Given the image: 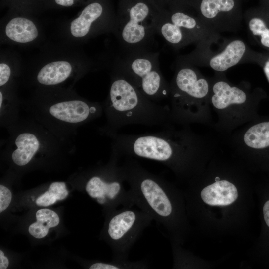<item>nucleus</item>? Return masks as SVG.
Listing matches in <instances>:
<instances>
[{
	"instance_id": "obj_1",
	"label": "nucleus",
	"mask_w": 269,
	"mask_h": 269,
	"mask_svg": "<svg viewBox=\"0 0 269 269\" xmlns=\"http://www.w3.org/2000/svg\"><path fill=\"white\" fill-rule=\"evenodd\" d=\"M111 138V149L119 157L154 160L182 174L191 173L198 161L218 147L215 138L183 126L152 133L117 134Z\"/></svg>"
},
{
	"instance_id": "obj_2",
	"label": "nucleus",
	"mask_w": 269,
	"mask_h": 269,
	"mask_svg": "<svg viewBox=\"0 0 269 269\" xmlns=\"http://www.w3.org/2000/svg\"><path fill=\"white\" fill-rule=\"evenodd\" d=\"M24 105L31 117L69 143L80 126L103 112L102 104L79 96L71 87L36 88Z\"/></svg>"
},
{
	"instance_id": "obj_3",
	"label": "nucleus",
	"mask_w": 269,
	"mask_h": 269,
	"mask_svg": "<svg viewBox=\"0 0 269 269\" xmlns=\"http://www.w3.org/2000/svg\"><path fill=\"white\" fill-rule=\"evenodd\" d=\"M109 93L102 103L106 123L100 132L110 138L122 127L132 124L175 126L169 106H162L146 97L132 81L111 68Z\"/></svg>"
},
{
	"instance_id": "obj_4",
	"label": "nucleus",
	"mask_w": 269,
	"mask_h": 269,
	"mask_svg": "<svg viewBox=\"0 0 269 269\" xmlns=\"http://www.w3.org/2000/svg\"><path fill=\"white\" fill-rule=\"evenodd\" d=\"M94 67V62L78 46L62 41L45 45L22 75L24 74L27 83L35 88H73L75 83Z\"/></svg>"
},
{
	"instance_id": "obj_5",
	"label": "nucleus",
	"mask_w": 269,
	"mask_h": 269,
	"mask_svg": "<svg viewBox=\"0 0 269 269\" xmlns=\"http://www.w3.org/2000/svg\"><path fill=\"white\" fill-rule=\"evenodd\" d=\"M121 166L134 205L149 214L158 225L172 232L175 224L176 206L171 186L132 157H126Z\"/></svg>"
},
{
	"instance_id": "obj_6",
	"label": "nucleus",
	"mask_w": 269,
	"mask_h": 269,
	"mask_svg": "<svg viewBox=\"0 0 269 269\" xmlns=\"http://www.w3.org/2000/svg\"><path fill=\"white\" fill-rule=\"evenodd\" d=\"M211 85L194 68L182 65L170 84L169 106L175 125L213 126L210 104Z\"/></svg>"
},
{
	"instance_id": "obj_7",
	"label": "nucleus",
	"mask_w": 269,
	"mask_h": 269,
	"mask_svg": "<svg viewBox=\"0 0 269 269\" xmlns=\"http://www.w3.org/2000/svg\"><path fill=\"white\" fill-rule=\"evenodd\" d=\"M210 104L217 116L212 127L225 137L255 119V101L252 95L227 81L219 79L211 85Z\"/></svg>"
},
{
	"instance_id": "obj_8",
	"label": "nucleus",
	"mask_w": 269,
	"mask_h": 269,
	"mask_svg": "<svg viewBox=\"0 0 269 269\" xmlns=\"http://www.w3.org/2000/svg\"><path fill=\"white\" fill-rule=\"evenodd\" d=\"M8 132L4 147L13 162L20 167L28 165L39 154L59 152L71 147L32 117L19 119Z\"/></svg>"
},
{
	"instance_id": "obj_9",
	"label": "nucleus",
	"mask_w": 269,
	"mask_h": 269,
	"mask_svg": "<svg viewBox=\"0 0 269 269\" xmlns=\"http://www.w3.org/2000/svg\"><path fill=\"white\" fill-rule=\"evenodd\" d=\"M159 53L150 50L123 52L111 68L132 81L146 97L157 102L168 98L170 84L161 72Z\"/></svg>"
},
{
	"instance_id": "obj_10",
	"label": "nucleus",
	"mask_w": 269,
	"mask_h": 269,
	"mask_svg": "<svg viewBox=\"0 0 269 269\" xmlns=\"http://www.w3.org/2000/svg\"><path fill=\"white\" fill-rule=\"evenodd\" d=\"M116 15L113 34L123 52L150 50L154 41L155 20L158 13H152L142 1L125 5Z\"/></svg>"
},
{
	"instance_id": "obj_11",
	"label": "nucleus",
	"mask_w": 269,
	"mask_h": 269,
	"mask_svg": "<svg viewBox=\"0 0 269 269\" xmlns=\"http://www.w3.org/2000/svg\"><path fill=\"white\" fill-rule=\"evenodd\" d=\"M115 23L116 15L107 1L93 0L64 24L62 29L63 41L78 46L99 35L113 33Z\"/></svg>"
},
{
	"instance_id": "obj_12",
	"label": "nucleus",
	"mask_w": 269,
	"mask_h": 269,
	"mask_svg": "<svg viewBox=\"0 0 269 269\" xmlns=\"http://www.w3.org/2000/svg\"><path fill=\"white\" fill-rule=\"evenodd\" d=\"M119 157L112 150L107 165L93 172L88 179L85 189L88 195L102 205L133 207L134 204L125 182L122 166L118 164Z\"/></svg>"
},
{
	"instance_id": "obj_13",
	"label": "nucleus",
	"mask_w": 269,
	"mask_h": 269,
	"mask_svg": "<svg viewBox=\"0 0 269 269\" xmlns=\"http://www.w3.org/2000/svg\"><path fill=\"white\" fill-rule=\"evenodd\" d=\"M138 209L122 207L109 218L106 232L117 261L128 260L130 250L153 220L149 214Z\"/></svg>"
},
{
	"instance_id": "obj_14",
	"label": "nucleus",
	"mask_w": 269,
	"mask_h": 269,
	"mask_svg": "<svg viewBox=\"0 0 269 269\" xmlns=\"http://www.w3.org/2000/svg\"><path fill=\"white\" fill-rule=\"evenodd\" d=\"M0 42L18 46H29L42 39L41 25L35 15L9 10L1 19Z\"/></svg>"
},
{
	"instance_id": "obj_15",
	"label": "nucleus",
	"mask_w": 269,
	"mask_h": 269,
	"mask_svg": "<svg viewBox=\"0 0 269 269\" xmlns=\"http://www.w3.org/2000/svg\"><path fill=\"white\" fill-rule=\"evenodd\" d=\"M155 26L156 33L173 47H181L197 36V21L193 17L182 12L171 14L159 12Z\"/></svg>"
},
{
	"instance_id": "obj_16",
	"label": "nucleus",
	"mask_w": 269,
	"mask_h": 269,
	"mask_svg": "<svg viewBox=\"0 0 269 269\" xmlns=\"http://www.w3.org/2000/svg\"><path fill=\"white\" fill-rule=\"evenodd\" d=\"M202 200L211 206H227L238 197L236 186L227 180L222 179L204 187L200 194Z\"/></svg>"
},
{
	"instance_id": "obj_17",
	"label": "nucleus",
	"mask_w": 269,
	"mask_h": 269,
	"mask_svg": "<svg viewBox=\"0 0 269 269\" xmlns=\"http://www.w3.org/2000/svg\"><path fill=\"white\" fill-rule=\"evenodd\" d=\"M21 104L16 92V85L0 88V124L8 131L19 121Z\"/></svg>"
},
{
	"instance_id": "obj_18",
	"label": "nucleus",
	"mask_w": 269,
	"mask_h": 269,
	"mask_svg": "<svg viewBox=\"0 0 269 269\" xmlns=\"http://www.w3.org/2000/svg\"><path fill=\"white\" fill-rule=\"evenodd\" d=\"M23 72L20 57L15 52L2 50L0 56V88L16 86Z\"/></svg>"
},
{
	"instance_id": "obj_19",
	"label": "nucleus",
	"mask_w": 269,
	"mask_h": 269,
	"mask_svg": "<svg viewBox=\"0 0 269 269\" xmlns=\"http://www.w3.org/2000/svg\"><path fill=\"white\" fill-rule=\"evenodd\" d=\"M246 46L241 40L230 43L224 50L213 57L210 61V66L214 70L223 72L236 65L242 58Z\"/></svg>"
},
{
	"instance_id": "obj_20",
	"label": "nucleus",
	"mask_w": 269,
	"mask_h": 269,
	"mask_svg": "<svg viewBox=\"0 0 269 269\" xmlns=\"http://www.w3.org/2000/svg\"><path fill=\"white\" fill-rule=\"evenodd\" d=\"M36 217L37 221L30 225L28 231L31 235L38 239L45 237L49 228L58 225L60 221L56 212L47 208L38 210Z\"/></svg>"
},
{
	"instance_id": "obj_21",
	"label": "nucleus",
	"mask_w": 269,
	"mask_h": 269,
	"mask_svg": "<svg viewBox=\"0 0 269 269\" xmlns=\"http://www.w3.org/2000/svg\"><path fill=\"white\" fill-rule=\"evenodd\" d=\"M1 3L9 10L34 15L46 9L44 0H2Z\"/></svg>"
},
{
	"instance_id": "obj_22",
	"label": "nucleus",
	"mask_w": 269,
	"mask_h": 269,
	"mask_svg": "<svg viewBox=\"0 0 269 269\" xmlns=\"http://www.w3.org/2000/svg\"><path fill=\"white\" fill-rule=\"evenodd\" d=\"M234 6V0H202L200 11L203 16L211 19L220 12H228Z\"/></svg>"
},
{
	"instance_id": "obj_23",
	"label": "nucleus",
	"mask_w": 269,
	"mask_h": 269,
	"mask_svg": "<svg viewBox=\"0 0 269 269\" xmlns=\"http://www.w3.org/2000/svg\"><path fill=\"white\" fill-rule=\"evenodd\" d=\"M249 27L254 35L261 36L262 44L269 47V29L266 27L264 21L259 18H252L249 23Z\"/></svg>"
},
{
	"instance_id": "obj_24",
	"label": "nucleus",
	"mask_w": 269,
	"mask_h": 269,
	"mask_svg": "<svg viewBox=\"0 0 269 269\" xmlns=\"http://www.w3.org/2000/svg\"><path fill=\"white\" fill-rule=\"evenodd\" d=\"M93 0H44L46 9H58L85 5Z\"/></svg>"
},
{
	"instance_id": "obj_25",
	"label": "nucleus",
	"mask_w": 269,
	"mask_h": 269,
	"mask_svg": "<svg viewBox=\"0 0 269 269\" xmlns=\"http://www.w3.org/2000/svg\"><path fill=\"white\" fill-rule=\"evenodd\" d=\"M58 200L57 195L55 193L50 190L41 195L36 200V203L40 206H50Z\"/></svg>"
},
{
	"instance_id": "obj_26",
	"label": "nucleus",
	"mask_w": 269,
	"mask_h": 269,
	"mask_svg": "<svg viewBox=\"0 0 269 269\" xmlns=\"http://www.w3.org/2000/svg\"><path fill=\"white\" fill-rule=\"evenodd\" d=\"M12 198L9 189L4 185H0V212L4 211L9 206Z\"/></svg>"
},
{
	"instance_id": "obj_27",
	"label": "nucleus",
	"mask_w": 269,
	"mask_h": 269,
	"mask_svg": "<svg viewBox=\"0 0 269 269\" xmlns=\"http://www.w3.org/2000/svg\"><path fill=\"white\" fill-rule=\"evenodd\" d=\"M49 189L55 193L58 200L64 199L68 195L65 183L63 182H53L50 184Z\"/></svg>"
},
{
	"instance_id": "obj_28",
	"label": "nucleus",
	"mask_w": 269,
	"mask_h": 269,
	"mask_svg": "<svg viewBox=\"0 0 269 269\" xmlns=\"http://www.w3.org/2000/svg\"><path fill=\"white\" fill-rule=\"evenodd\" d=\"M90 269H115L110 263L97 262L92 264L89 267Z\"/></svg>"
},
{
	"instance_id": "obj_29",
	"label": "nucleus",
	"mask_w": 269,
	"mask_h": 269,
	"mask_svg": "<svg viewBox=\"0 0 269 269\" xmlns=\"http://www.w3.org/2000/svg\"><path fill=\"white\" fill-rule=\"evenodd\" d=\"M9 265V261L6 257L4 256V253L0 250V269H6Z\"/></svg>"
},
{
	"instance_id": "obj_30",
	"label": "nucleus",
	"mask_w": 269,
	"mask_h": 269,
	"mask_svg": "<svg viewBox=\"0 0 269 269\" xmlns=\"http://www.w3.org/2000/svg\"><path fill=\"white\" fill-rule=\"evenodd\" d=\"M263 210L265 221L269 227V200L265 203Z\"/></svg>"
},
{
	"instance_id": "obj_31",
	"label": "nucleus",
	"mask_w": 269,
	"mask_h": 269,
	"mask_svg": "<svg viewBox=\"0 0 269 269\" xmlns=\"http://www.w3.org/2000/svg\"><path fill=\"white\" fill-rule=\"evenodd\" d=\"M264 72L269 82V59L266 62L264 65Z\"/></svg>"
}]
</instances>
